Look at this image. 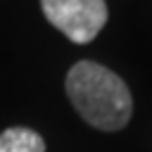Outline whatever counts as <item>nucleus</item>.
<instances>
[{"label":"nucleus","mask_w":152,"mask_h":152,"mask_svg":"<svg viewBox=\"0 0 152 152\" xmlns=\"http://www.w3.org/2000/svg\"><path fill=\"white\" fill-rule=\"evenodd\" d=\"M66 95L74 109L100 131H119L133 114V100L126 81L112 69L81 59L66 74Z\"/></svg>","instance_id":"obj_1"},{"label":"nucleus","mask_w":152,"mask_h":152,"mask_svg":"<svg viewBox=\"0 0 152 152\" xmlns=\"http://www.w3.org/2000/svg\"><path fill=\"white\" fill-rule=\"evenodd\" d=\"M45 19L74 43H90L107 24L104 0H40Z\"/></svg>","instance_id":"obj_2"},{"label":"nucleus","mask_w":152,"mask_h":152,"mask_svg":"<svg viewBox=\"0 0 152 152\" xmlns=\"http://www.w3.org/2000/svg\"><path fill=\"white\" fill-rule=\"evenodd\" d=\"M0 152H45V142L36 131L14 126L0 133Z\"/></svg>","instance_id":"obj_3"}]
</instances>
